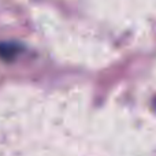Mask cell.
<instances>
[{
	"instance_id": "1",
	"label": "cell",
	"mask_w": 156,
	"mask_h": 156,
	"mask_svg": "<svg viewBox=\"0 0 156 156\" xmlns=\"http://www.w3.org/2000/svg\"><path fill=\"white\" fill-rule=\"evenodd\" d=\"M18 51V49L15 48V47L12 45V44H3V45H0V56L4 58V59H12L14 56H15V52Z\"/></svg>"
}]
</instances>
